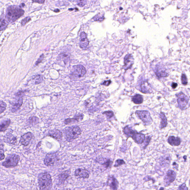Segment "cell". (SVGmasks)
<instances>
[{"instance_id":"obj_22","label":"cell","mask_w":190,"mask_h":190,"mask_svg":"<svg viewBox=\"0 0 190 190\" xmlns=\"http://www.w3.org/2000/svg\"><path fill=\"white\" fill-rule=\"evenodd\" d=\"M11 120L10 119H5L0 122V132H5L7 129L10 125Z\"/></svg>"},{"instance_id":"obj_34","label":"cell","mask_w":190,"mask_h":190,"mask_svg":"<svg viewBox=\"0 0 190 190\" xmlns=\"http://www.w3.org/2000/svg\"><path fill=\"white\" fill-rule=\"evenodd\" d=\"M44 54H42L41 55L40 57L38 59V60L37 61L36 63H35V66H37V65H38L39 64H40V63L41 62V61L43 60V59H44Z\"/></svg>"},{"instance_id":"obj_35","label":"cell","mask_w":190,"mask_h":190,"mask_svg":"<svg viewBox=\"0 0 190 190\" xmlns=\"http://www.w3.org/2000/svg\"><path fill=\"white\" fill-rule=\"evenodd\" d=\"M31 20V18H29V17H27V18H26L25 19H24L22 20V25H25V24L27 23V22H28L29 21V20Z\"/></svg>"},{"instance_id":"obj_42","label":"cell","mask_w":190,"mask_h":190,"mask_svg":"<svg viewBox=\"0 0 190 190\" xmlns=\"http://www.w3.org/2000/svg\"><path fill=\"white\" fill-rule=\"evenodd\" d=\"M3 150V145L2 142L0 140V151Z\"/></svg>"},{"instance_id":"obj_26","label":"cell","mask_w":190,"mask_h":190,"mask_svg":"<svg viewBox=\"0 0 190 190\" xmlns=\"http://www.w3.org/2000/svg\"><path fill=\"white\" fill-rule=\"evenodd\" d=\"M39 121L38 117L35 116L30 117L29 119V122L31 124H37L39 122Z\"/></svg>"},{"instance_id":"obj_13","label":"cell","mask_w":190,"mask_h":190,"mask_svg":"<svg viewBox=\"0 0 190 190\" xmlns=\"http://www.w3.org/2000/svg\"><path fill=\"white\" fill-rule=\"evenodd\" d=\"M23 102V99L22 97H20L18 99L15 101L11 104V112L12 113H15L21 107Z\"/></svg>"},{"instance_id":"obj_33","label":"cell","mask_w":190,"mask_h":190,"mask_svg":"<svg viewBox=\"0 0 190 190\" xmlns=\"http://www.w3.org/2000/svg\"><path fill=\"white\" fill-rule=\"evenodd\" d=\"M78 5L80 6H83L86 3L87 0H77Z\"/></svg>"},{"instance_id":"obj_39","label":"cell","mask_w":190,"mask_h":190,"mask_svg":"<svg viewBox=\"0 0 190 190\" xmlns=\"http://www.w3.org/2000/svg\"><path fill=\"white\" fill-rule=\"evenodd\" d=\"M24 92H23V91H19V92L16 93V96L18 97H22V95H24Z\"/></svg>"},{"instance_id":"obj_3","label":"cell","mask_w":190,"mask_h":190,"mask_svg":"<svg viewBox=\"0 0 190 190\" xmlns=\"http://www.w3.org/2000/svg\"><path fill=\"white\" fill-rule=\"evenodd\" d=\"M123 132L128 136L131 137L138 144H142L145 140L144 134L138 133L127 126L124 128Z\"/></svg>"},{"instance_id":"obj_7","label":"cell","mask_w":190,"mask_h":190,"mask_svg":"<svg viewBox=\"0 0 190 190\" xmlns=\"http://www.w3.org/2000/svg\"><path fill=\"white\" fill-rule=\"evenodd\" d=\"M136 114L142 120L145 125H149L152 123V119L150 113L148 111H137Z\"/></svg>"},{"instance_id":"obj_41","label":"cell","mask_w":190,"mask_h":190,"mask_svg":"<svg viewBox=\"0 0 190 190\" xmlns=\"http://www.w3.org/2000/svg\"><path fill=\"white\" fill-rule=\"evenodd\" d=\"M171 86H172V88L173 89H175L178 86L177 83H172V85H171Z\"/></svg>"},{"instance_id":"obj_18","label":"cell","mask_w":190,"mask_h":190,"mask_svg":"<svg viewBox=\"0 0 190 190\" xmlns=\"http://www.w3.org/2000/svg\"><path fill=\"white\" fill-rule=\"evenodd\" d=\"M107 185L111 189L116 190L118 188L119 182L114 176H111L108 179Z\"/></svg>"},{"instance_id":"obj_25","label":"cell","mask_w":190,"mask_h":190,"mask_svg":"<svg viewBox=\"0 0 190 190\" xmlns=\"http://www.w3.org/2000/svg\"><path fill=\"white\" fill-rule=\"evenodd\" d=\"M70 171V170L66 171L61 174L59 176V179L61 181H65L69 176Z\"/></svg>"},{"instance_id":"obj_28","label":"cell","mask_w":190,"mask_h":190,"mask_svg":"<svg viewBox=\"0 0 190 190\" xmlns=\"http://www.w3.org/2000/svg\"><path fill=\"white\" fill-rule=\"evenodd\" d=\"M33 80H34L35 84H38L42 82L43 78L41 76L38 75L36 76Z\"/></svg>"},{"instance_id":"obj_5","label":"cell","mask_w":190,"mask_h":190,"mask_svg":"<svg viewBox=\"0 0 190 190\" xmlns=\"http://www.w3.org/2000/svg\"><path fill=\"white\" fill-rule=\"evenodd\" d=\"M179 107L182 110L187 109L189 107L188 97L183 93L180 92L176 94Z\"/></svg>"},{"instance_id":"obj_2","label":"cell","mask_w":190,"mask_h":190,"mask_svg":"<svg viewBox=\"0 0 190 190\" xmlns=\"http://www.w3.org/2000/svg\"><path fill=\"white\" fill-rule=\"evenodd\" d=\"M24 14V11L16 6L9 7L6 11V17L11 22L17 20Z\"/></svg>"},{"instance_id":"obj_23","label":"cell","mask_w":190,"mask_h":190,"mask_svg":"<svg viewBox=\"0 0 190 190\" xmlns=\"http://www.w3.org/2000/svg\"><path fill=\"white\" fill-rule=\"evenodd\" d=\"M160 117L161 119V124H160V128L162 129V128L166 127L167 124V120L164 113L163 112L160 113Z\"/></svg>"},{"instance_id":"obj_15","label":"cell","mask_w":190,"mask_h":190,"mask_svg":"<svg viewBox=\"0 0 190 190\" xmlns=\"http://www.w3.org/2000/svg\"><path fill=\"white\" fill-rule=\"evenodd\" d=\"M89 43L86 33L84 32L81 33L80 37V47L82 49H84L88 46Z\"/></svg>"},{"instance_id":"obj_17","label":"cell","mask_w":190,"mask_h":190,"mask_svg":"<svg viewBox=\"0 0 190 190\" xmlns=\"http://www.w3.org/2000/svg\"><path fill=\"white\" fill-rule=\"evenodd\" d=\"M75 175L80 178H88L89 176V172L85 169H78L75 171Z\"/></svg>"},{"instance_id":"obj_36","label":"cell","mask_w":190,"mask_h":190,"mask_svg":"<svg viewBox=\"0 0 190 190\" xmlns=\"http://www.w3.org/2000/svg\"><path fill=\"white\" fill-rule=\"evenodd\" d=\"M179 190H188V188L186 186L185 184H183L182 185H180L179 188Z\"/></svg>"},{"instance_id":"obj_1","label":"cell","mask_w":190,"mask_h":190,"mask_svg":"<svg viewBox=\"0 0 190 190\" xmlns=\"http://www.w3.org/2000/svg\"><path fill=\"white\" fill-rule=\"evenodd\" d=\"M39 187L41 190L51 189L52 180L51 175L48 173H41L38 176Z\"/></svg>"},{"instance_id":"obj_30","label":"cell","mask_w":190,"mask_h":190,"mask_svg":"<svg viewBox=\"0 0 190 190\" xmlns=\"http://www.w3.org/2000/svg\"><path fill=\"white\" fill-rule=\"evenodd\" d=\"M103 114H105L108 119H110L114 116V113L111 111H106L104 112Z\"/></svg>"},{"instance_id":"obj_12","label":"cell","mask_w":190,"mask_h":190,"mask_svg":"<svg viewBox=\"0 0 190 190\" xmlns=\"http://www.w3.org/2000/svg\"><path fill=\"white\" fill-rule=\"evenodd\" d=\"M134 59L133 56L130 54L127 55L124 58L123 68L125 70L131 68L134 64Z\"/></svg>"},{"instance_id":"obj_27","label":"cell","mask_w":190,"mask_h":190,"mask_svg":"<svg viewBox=\"0 0 190 190\" xmlns=\"http://www.w3.org/2000/svg\"><path fill=\"white\" fill-rule=\"evenodd\" d=\"M6 107V104L4 102L0 101V114L5 110Z\"/></svg>"},{"instance_id":"obj_38","label":"cell","mask_w":190,"mask_h":190,"mask_svg":"<svg viewBox=\"0 0 190 190\" xmlns=\"http://www.w3.org/2000/svg\"><path fill=\"white\" fill-rule=\"evenodd\" d=\"M111 81L110 80L105 81L103 83L101 84V85H105L106 86H109L110 84Z\"/></svg>"},{"instance_id":"obj_46","label":"cell","mask_w":190,"mask_h":190,"mask_svg":"<svg viewBox=\"0 0 190 190\" xmlns=\"http://www.w3.org/2000/svg\"><path fill=\"white\" fill-rule=\"evenodd\" d=\"M160 189H164V188H160Z\"/></svg>"},{"instance_id":"obj_29","label":"cell","mask_w":190,"mask_h":190,"mask_svg":"<svg viewBox=\"0 0 190 190\" xmlns=\"http://www.w3.org/2000/svg\"><path fill=\"white\" fill-rule=\"evenodd\" d=\"M125 164V162L123 160L119 159L115 161L114 166L115 167H118L123 165Z\"/></svg>"},{"instance_id":"obj_20","label":"cell","mask_w":190,"mask_h":190,"mask_svg":"<svg viewBox=\"0 0 190 190\" xmlns=\"http://www.w3.org/2000/svg\"><path fill=\"white\" fill-rule=\"evenodd\" d=\"M168 142L171 146H178L180 144L181 140L179 137L171 136L168 138Z\"/></svg>"},{"instance_id":"obj_21","label":"cell","mask_w":190,"mask_h":190,"mask_svg":"<svg viewBox=\"0 0 190 190\" xmlns=\"http://www.w3.org/2000/svg\"><path fill=\"white\" fill-rule=\"evenodd\" d=\"M49 135L50 136L59 140H61L62 138V134L59 130L57 129L51 130L49 132Z\"/></svg>"},{"instance_id":"obj_8","label":"cell","mask_w":190,"mask_h":190,"mask_svg":"<svg viewBox=\"0 0 190 190\" xmlns=\"http://www.w3.org/2000/svg\"><path fill=\"white\" fill-rule=\"evenodd\" d=\"M86 73L84 67L81 65L74 66L71 71V75L76 78L83 77Z\"/></svg>"},{"instance_id":"obj_31","label":"cell","mask_w":190,"mask_h":190,"mask_svg":"<svg viewBox=\"0 0 190 190\" xmlns=\"http://www.w3.org/2000/svg\"><path fill=\"white\" fill-rule=\"evenodd\" d=\"M181 81L182 84L183 85H186L187 84V79L185 74H182L181 76Z\"/></svg>"},{"instance_id":"obj_14","label":"cell","mask_w":190,"mask_h":190,"mask_svg":"<svg viewBox=\"0 0 190 190\" xmlns=\"http://www.w3.org/2000/svg\"><path fill=\"white\" fill-rule=\"evenodd\" d=\"M139 88V90L143 93H150L152 92V87L148 82H143L141 84Z\"/></svg>"},{"instance_id":"obj_4","label":"cell","mask_w":190,"mask_h":190,"mask_svg":"<svg viewBox=\"0 0 190 190\" xmlns=\"http://www.w3.org/2000/svg\"><path fill=\"white\" fill-rule=\"evenodd\" d=\"M81 133L80 128L78 126L68 127L65 130V137L68 141L77 138Z\"/></svg>"},{"instance_id":"obj_6","label":"cell","mask_w":190,"mask_h":190,"mask_svg":"<svg viewBox=\"0 0 190 190\" xmlns=\"http://www.w3.org/2000/svg\"><path fill=\"white\" fill-rule=\"evenodd\" d=\"M19 156L16 154H11L7 156L5 161L2 165L7 168H11L16 166L19 161Z\"/></svg>"},{"instance_id":"obj_24","label":"cell","mask_w":190,"mask_h":190,"mask_svg":"<svg viewBox=\"0 0 190 190\" xmlns=\"http://www.w3.org/2000/svg\"><path fill=\"white\" fill-rule=\"evenodd\" d=\"M132 100L135 104H139L142 103L143 101V97L141 95L136 94L132 97Z\"/></svg>"},{"instance_id":"obj_16","label":"cell","mask_w":190,"mask_h":190,"mask_svg":"<svg viewBox=\"0 0 190 190\" xmlns=\"http://www.w3.org/2000/svg\"><path fill=\"white\" fill-rule=\"evenodd\" d=\"M4 140L10 145H15L17 142V138L12 134L7 133L5 136L4 137Z\"/></svg>"},{"instance_id":"obj_9","label":"cell","mask_w":190,"mask_h":190,"mask_svg":"<svg viewBox=\"0 0 190 190\" xmlns=\"http://www.w3.org/2000/svg\"><path fill=\"white\" fill-rule=\"evenodd\" d=\"M176 175V173L174 171L169 170L167 171L164 180L165 187L169 186L174 181L175 179Z\"/></svg>"},{"instance_id":"obj_37","label":"cell","mask_w":190,"mask_h":190,"mask_svg":"<svg viewBox=\"0 0 190 190\" xmlns=\"http://www.w3.org/2000/svg\"><path fill=\"white\" fill-rule=\"evenodd\" d=\"M5 156L3 153V150L0 151V161H2L5 159Z\"/></svg>"},{"instance_id":"obj_43","label":"cell","mask_w":190,"mask_h":190,"mask_svg":"<svg viewBox=\"0 0 190 190\" xmlns=\"http://www.w3.org/2000/svg\"><path fill=\"white\" fill-rule=\"evenodd\" d=\"M177 164L176 162H174V163H173V165L174 166V167H175V168L177 169V170H178V166H176V165Z\"/></svg>"},{"instance_id":"obj_11","label":"cell","mask_w":190,"mask_h":190,"mask_svg":"<svg viewBox=\"0 0 190 190\" xmlns=\"http://www.w3.org/2000/svg\"><path fill=\"white\" fill-rule=\"evenodd\" d=\"M33 134L31 132H28L22 136L20 142L24 146H28L33 139Z\"/></svg>"},{"instance_id":"obj_44","label":"cell","mask_w":190,"mask_h":190,"mask_svg":"<svg viewBox=\"0 0 190 190\" xmlns=\"http://www.w3.org/2000/svg\"><path fill=\"white\" fill-rule=\"evenodd\" d=\"M55 12H59V10H58V9H57L56 10H55Z\"/></svg>"},{"instance_id":"obj_45","label":"cell","mask_w":190,"mask_h":190,"mask_svg":"<svg viewBox=\"0 0 190 190\" xmlns=\"http://www.w3.org/2000/svg\"><path fill=\"white\" fill-rule=\"evenodd\" d=\"M184 158H185V160H186V159H187V156H184Z\"/></svg>"},{"instance_id":"obj_32","label":"cell","mask_w":190,"mask_h":190,"mask_svg":"<svg viewBox=\"0 0 190 190\" xmlns=\"http://www.w3.org/2000/svg\"><path fill=\"white\" fill-rule=\"evenodd\" d=\"M7 25V22L6 20L3 19L2 21L1 25V30H2L5 29Z\"/></svg>"},{"instance_id":"obj_19","label":"cell","mask_w":190,"mask_h":190,"mask_svg":"<svg viewBox=\"0 0 190 190\" xmlns=\"http://www.w3.org/2000/svg\"><path fill=\"white\" fill-rule=\"evenodd\" d=\"M156 75L160 77H166L169 75L167 70L163 67H158L156 68Z\"/></svg>"},{"instance_id":"obj_40","label":"cell","mask_w":190,"mask_h":190,"mask_svg":"<svg viewBox=\"0 0 190 190\" xmlns=\"http://www.w3.org/2000/svg\"><path fill=\"white\" fill-rule=\"evenodd\" d=\"M34 2L38 3H39L42 4L44 2L45 0H32Z\"/></svg>"},{"instance_id":"obj_10","label":"cell","mask_w":190,"mask_h":190,"mask_svg":"<svg viewBox=\"0 0 190 190\" xmlns=\"http://www.w3.org/2000/svg\"><path fill=\"white\" fill-rule=\"evenodd\" d=\"M57 156L55 153L48 154L45 158L44 163L46 166H52L57 161Z\"/></svg>"}]
</instances>
